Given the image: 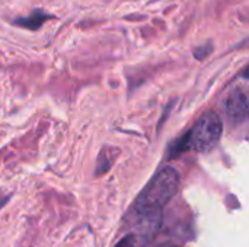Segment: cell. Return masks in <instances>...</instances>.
<instances>
[{"label": "cell", "instance_id": "3", "mask_svg": "<svg viewBox=\"0 0 249 247\" xmlns=\"http://www.w3.org/2000/svg\"><path fill=\"white\" fill-rule=\"evenodd\" d=\"M226 112L231 116L232 121L241 122L249 115V100L247 95L241 90L236 89L233 90L226 100Z\"/></svg>", "mask_w": 249, "mask_h": 247}, {"label": "cell", "instance_id": "2", "mask_svg": "<svg viewBox=\"0 0 249 247\" xmlns=\"http://www.w3.org/2000/svg\"><path fill=\"white\" fill-rule=\"evenodd\" d=\"M191 132V148L198 153L213 150L223 134V122L214 112L204 114L194 125Z\"/></svg>", "mask_w": 249, "mask_h": 247}, {"label": "cell", "instance_id": "1", "mask_svg": "<svg viewBox=\"0 0 249 247\" xmlns=\"http://www.w3.org/2000/svg\"><path fill=\"white\" fill-rule=\"evenodd\" d=\"M179 188V175L174 167H163L144 186L134 202L136 215L144 223H156L162 208L175 197Z\"/></svg>", "mask_w": 249, "mask_h": 247}, {"label": "cell", "instance_id": "9", "mask_svg": "<svg viewBox=\"0 0 249 247\" xmlns=\"http://www.w3.org/2000/svg\"><path fill=\"white\" fill-rule=\"evenodd\" d=\"M9 199H10V194H6V192L0 191V210L7 204Z\"/></svg>", "mask_w": 249, "mask_h": 247}, {"label": "cell", "instance_id": "7", "mask_svg": "<svg viewBox=\"0 0 249 247\" xmlns=\"http://www.w3.org/2000/svg\"><path fill=\"white\" fill-rule=\"evenodd\" d=\"M212 51H213V45L212 44H206V45L198 47V48L194 49V57L197 60H204L206 57H209L212 54Z\"/></svg>", "mask_w": 249, "mask_h": 247}, {"label": "cell", "instance_id": "10", "mask_svg": "<svg viewBox=\"0 0 249 247\" xmlns=\"http://www.w3.org/2000/svg\"><path fill=\"white\" fill-rule=\"evenodd\" d=\"M242 77H245V79H249V64L245 67V70L242 71Z\"/></svg>", "mask_w": 249, "mask_h": 247}, {"label": "cell", "instance_id": "5", "mask_svg": "<svg viewBox=\"0 0 249 247\" xmlns=\"http://www.w3.org/2000/svg\"><path fill=\"white\" fill-rule=\"evenodd\" d=\"M117 153H118V150L111 148V147H105V148L101 150V153L98 156V160H96V172H95L96 176H101V175H104V173H107L109 170V167L114 163V159H115Z\"/></svg>", "mask_w": 249, "mask_h": 247}, {"label": "cell", "instance_id": "8", "mask_svg": "<svg viewBox=\"0 0 249 247\" xmlns=\"http://www.w3.org/2000/svg\"><path fill=\"white\" fill-rule=\"evenodd\" d=\"M115 247H136L134 237H133V236H127V237H124L121 242H118V245H117Z\"/></svg>", "mask_w": 249, "mask_h": 247}, {"label": "cell", "instance_id": "6", "mask_svg": "<svg viewBox=\"0 0 249 247\" xmlns=\"http://www.w3.org/2000/svg\"><path fill=\"white\" fill-rule=\"evenodd\" d=\"M188 148H191V132H185L181 138L175 140L171 147H169V154L168 157L169 159H175L177 156L182 154L184 151H187Z\"/></svg>", "mask_w": 249, "mask_h": 247}, {"label": "cell", "instance_id": "4", "mask_svg": "<svg viewBox=\"0 0 249 247\" xmlns=\"http://www.w3.org/2000/svg\"><path fill=\"white\" fill-rule=\"evenodd\" d=\"M50 19H54V16L47 15L42 10H34L31 15H28L25 17H15L12 20V23L16 25V26H20V28H26V29H31V31H36V29H39Z\"/></svg>", "mask_w": 249, "mask_h": 247}]
</instances>
